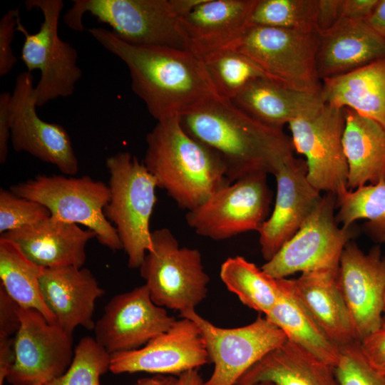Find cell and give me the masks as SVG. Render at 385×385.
Returning <instances> with one entry per match:
<instances>
[{"mask_svg":"<svg viewBox=\"0 0 385 385\" xmlns=\"http://www.w3.org/2000/svg\"><path fill=\"white\" fill-rule=\"evenodd\" d=\"M88 32L125 64L133 91L157 121L180 118L219 96L202 58L189 50L131 44L102 27Z\"/></svg>","mask_w":385,"mask_h":385,"instance_id":"obj_1","label":"cell"},{"mask_svg":"<svg viewBox=\"0 0 385 385\" xmlns=\"http://www.w3.org/2000/svg\"><path fill=\"white\" fill-rule=\"evenodd\" d=\"M179 120L187 133L220 157L231 183L253 173L274 175L293 155L292 139L282 130L260 123L220 96Z\"/></svg>","mask_w":385,"mask_h":385,"instance_id":"obj_2","label":"cell"},{"mask_svg":"<svg viewBox=\"0 0 385 385\" xmlns=\"http://www.w3.org/2000/svg\"><path fill=\"white\" fill-rule=\"evenodd\" d=\"M146 144L143 164L182 209L196 208L231 183L220 157L187 133L178 117L158 121Z\"/></svg>","mask_w":385,"mask_h":385,"instance_id":"obj_3","label":"cell"},{"mask_svg":"<svg viewBox=\"0 0 385 385\" xmlns=\"http://www.w3.org/2000/svg\"><path fill=\"white\" fill-rule=\"evenodd\" d=\"M202 1L73 0L63 20L71 29L83 31V16L88 13L129 43L189 50L180 19Z\"/></svg>","mask_w":385,"mask_h":385,"instance_id":"obj_4","label":"cell"},{"mask_svg":"<svg viewBox=\"0 0 385 385\" xmlns=\"http://www.w3.org/2000/svg\"><path fill=\"white\" fill-rule=\"evenodd\" d=\"M110 200L104 209L115 227L130 268H139L152 249L150 220L157 201L155 178L128 152L108 157Z\"/></svg>","mask_w":385,"mask_h":385,"instance_id":"obj_5","label":"cell"},{"mask_svg":"<svg viewBox=\"0 0 385 385\" xmlns=\"http://www.w3.org/2000/svg\"><path fill=\"white\" fill-rule=\"evenodd\" d=\"M318 41L316 32L247 26L223 48L244 54L270 78L289 88L320 94L322 81L316 68Z\"/></svg>","mask_w":385,"mask_h":385,"instance_id":"obj_6","label":"cell"},{"mask_svg":"<svg viewBox=\"0 0 385 385\" xmlns=\"http://www.w3.org/2000/svg\"><path fill=\"white\" fill-rule=\"evenodd\" d=\"M10 190L45 206L55 218L86 227L111 250L122 249L117 230L104 214L110 190L103 182L87 175H39L11 186Z\"/></svg>","mask_w":385,"mask_h":385,"instance_id":"obj_7","label":"cell"},{"mask_svg":"<svg viewBox=\"0 0 385 385\" xmlns=\"http://www.w3.org/2000/svg\"><path fill=\"white\" fill-rule=\"evenodd\" d=\"M152 249L139 269L153 302L182 313L195 309L207 296L210 277L200 251L181 247L171 231L152 232Z\"/></svg>","mask_w":385,"mask_h":385,"instance_id":"obj_8","label":"cell"},{"mask_svg":"<svg viewBox=\"0 0 385 385\" xmlns=\"http://www.w3.org/2000/svg\"><path fill=\"white\" fill-rule=\"evenodd\" d=\"M27 10L36 9L43 14L39 30L30 34L18 18L17 31L24 41L21 59L27 71L39 70L41 76L35 86L37 107L58 98L71 96L82 71L77 64L78 53L58 36V23L63 9L62 0H26Z\"/></svg>","mask_w":385,"mask_h":385,"instance_id":"obj_9","label":"cell"},{"mask_svg":"<svg viewBox=\"0 0 385 385\" xmlns=\"http://www.w3.org/2000/svg\"><path fill=\"white\" fill-rule=\"evenodd\" d=\"M337 197L326 192L298 231L261 269L276 279L296 272L339 270L342 253L354 235L339 227L334 215Z\"/></svg>","mask_w":385,"mask_h":385,"instance_id":"obj_10","label":"cell"},{"mask_svg":"<svg viewBox=\"0 0 385 385\" xmlns=\"http://www.w3.org/2000/svg\"><path fill=\"white\" fill-rule=\"evenodd\" d=\"M267 175L250 174L218 190L202 205L187 211L188 225L197 234L214 240L258 232L268 218L272 201Z\"/></svg>","mask_w":385,"mask_h":385,"instance_id":"obj_11","label":"cell"},{"mask_svg":"<svg viewBox=\"0 0 385 385\" xmlns=\"http://www.w3.org/2000/svg\"><path fill=\"white\" fill-rule=\"evenodd\" d=\"M200 329L214 369L204 385H235L256 362L287 340L285 334L265 317L247 325L222 328L201 317L195 309L180 313Z\"/></svg>","mask_w":385,"mask_h":385,"instance_id":"obj_12","label":"cell"},{"mask_svg":"<svg viewBox=\"0 0 385 385\" xmlns=\"http://www.w3.org/2000/svg\"><path fill=\"white\" fill-rule=\"evenodd\" d=\"M19 328L14 338V360L6 380L11 385H43L61 376L74 356L72 334L51 324L34 309L17 305Z\"/></svg>","mask_w":385,"mask_h":385,"instance_id":"obj_13","label":"cell"},{"mask_svg":"<svg viewBox=\"0 0 385 385\" xmlns=\"http://www.w3.org/2000/svg\"><path fill=\"white\" fill-rule=\"evenodd\" d=\"M344 125V108L327 103L315 113L289 123L294 148L306 158L309 182L319 191L336 196L348 189Z\"/></svg>","mask_w":385,"mask_h":385,"instance_id":"obj_14","label":"cell"},{"mask_svg":"<svg viewBox=\"0 0 385 385\" xmlns=\"http://www.w3.org/2000/svg\"><path fill=\"white\" fill-rule=\"evenodd\" d=\"M36 98L31 73L16 78L11 93V142L16 152H26L52 164L63 174L78 172V161L71 138L60 124L43 120L36 113Z\"/></svg>","mask_w":385,"mask_h":385,"instance_id":"obj_15","label":"cell"},{"mask_svg":"<svg viewBox=\"0 0 385 385\" xmlns=\"http://www.w3.org/2000/svg\"><path fill=\"white\" fill-rule=\"evenodd\" d=\"M155 304L145 284L113 297L95 323L94 339L110 354L138 349L176 322Z\"/></svg>","mask_w":385,"mask_h":385,"instance_id":"obj_16","label":"cell"},{"mask_svg":"<svg viewBox=\"0 0 385 385\" xmlns=\"http://www.w3.org/2000/svg\"><path fill=\"white\" fill-rule=\"evenodd\" d=\"M209 361L200 329L192 320L182 317L144 346L111 354L109 370L115 374L146 372L179 375Z\"/></svg>","mask_w":385,"mask_h":385,"instance_id":"obj_17","label":"cell"},{"mask_svg":"<svg viewBox=\"0 0 385 385\" xmlns=\"http://www.w3.org/2000/svg\"><path fill=\"white\" fill-rule=\"evenodd\" d=\"M338 281L360 341L382 325L385 257L379 247L364 254L349 241L342 253Z\"/></svg>","mask_w":385,"mask_h":385,"instance_id":"obj_18","label":"cell"},{"mask_svg":"<svg viewBox=\"0 0 385 385\" xmlns=\"http://www.w3.org/2000/svg\"><path fill=\"white\" fill-rule=\"evenodd\" d=\"M304 160L287 158L274 175L277 193L270 216L258 230L263 258L270 260L300 228L321 200L308 180Z\"/></svg>","mask_w":385,"mask_h":385,"instance_id":"obj_19","label":"cell"},{"mask_svg":"<svg viewBox=\"0 0 385 385\" xmlns=\"http://www.w3.org/2000/svg\"><path fill=\"white\" fill-rule=\"evenodd\" d=\"M40 287L56 324L69 334L81 326L94 329L96 300L104 294L91 272L76 266L44 268Z\"/></svg>","mask_w":385,"mask_h":385,"instance_id":"obj_20","label":"cell"},{"mask_svg":"<svg viewBox=\"0 0 385 385\" xmlns=\"http://www.w3.org/2000/svg\"><path fill=\"white\" fill-rule=\"evenodd\" d=\"M15 243L32 262L44 267H82L87 243L96 235L89 229L50 216L34 225L1 235Z\"/></svg>","mask_w":385,"mask_h":385,"instance_id":"obj_21","label":"cell"},{"mask_svg":"<svg viewBox=\"0 0 385 385\" xmlns=\"http://www.w3.org/2000/svg\"><path fill=\"white\" fill-rule=\"evenodd\" d=\"M385 57V40L366 21L342 18L319 34L316 68L321 81L350 73Z\"/></svg>","mask_w":385,"mask_h":385,"instance_id":"obj_22","label":"cell"},{"mask_svg":"<svg viewBox=\"0 0 385 385\" xmlns=\"http://www.w3.org/2000/svg\"><path fill=\"white\" fill-rule=\"evenodd\" d=\"M256 0H202L180 19L190 51L199 56L227 47L248 26Z\"/></svg>","mask_w":385,"mask_h":385,"instance_id":"obj_23","label":"cell"},{"mask_svg":"<svg viewBox=\"0 0 385 385\" xmlns=\"http://www.w3.org/2000/svg\"><path fill=\"white\" fill-rule=\"evenodd\" d=\"M289 282L293 293L335 344L341 346L358 340L338 270L303 272Z\"/></svg>","mask_w":385,"mask_h":385,"instance_id":"obj_24","label":"cell"},{"mask_svg":"<svg viewBox=\"0 0 385 385\" xmlns=\"http://www.w3.org/2000/svg\"><path fill=\"white\" fill-rule=\"evenodd\" d=\"M231 101L260 123L280 130L324 104L321 93L295 90L269 78L252 81Z\"/></svg>","mask_w":385,"mask_h":385,"instance_id":"obj_25","label":"cell"},{"mask_svg":"<svg viewBox=\"0 0 385 385\" xmlns=\"http://www.w3.org/2000/svg\"><path fill=\"white\" fill-rule=\"evenodd\" d=\"M340 385L335 366L287 339L252 366L235 385Z\"/></svg>","mask_w":385,"mask_h":385,"instance_id":"obj_26","label":"cell"},{"mask_svg":"<svg viewBox=\"0 0 385 385\" xmlns=\"http://www.w3.org/2000/svg\"><path fill=\"white\" fill-rule=\"evenodd\" d=\"M342 144L348 164L347 188L385 180V128L375 120L344 108Z\"/></svg>","mask_w":385,"mask_h":385,"instance_id":"obj_27","label":"cell"},{"mask_svg":"<svg viewBox=\"0 0 385 385\" xmlns=\"http://www.w3.org/2000/svg\"><path fill=\"white\" fill-rule=\"evenodd\" d=\"M324 103L350 108L385 128V57L322 81Z\"/></svg>","mask_w":385,"mask_h":385,"instance_id":"obj_28","label":"cell"},{"mask_svg":"<svg viewBox=\"0 0 385 385\" xmlns=\"http://www.w3.org/2000/svg\"><path fill=\"white\" fill-rule=\"evenodd\" d=\"M281 281L282 297L265 317L279 328L287 339L336 366L340 359V346L327 335L293 293L289 279L282 278Z\"/></svg>","mask_w":385,"mask_h":385,"instance_id":"obj_29","label":"cell"},{"mask_svg":"<svg viewBox=\"0 0 385 385\" xmlns=\"http://www.w3.org/2000/svg\"><path fill=\"white\" fill-rule=\"evenodd\" d=\"M43 269L30 260L15 243L0 237L1 287L19 307L36 309L49 323L56 324L41 291L39 279Z\"/></svg>","mask_w":385,"mask_h":385,"instance_id":"obj_30","label":"cell"},{"mask_svg":"<svg viewBox=\"0 0 385 385\" xmlns=\"http://www.w3.org/2000/svg\"><path fill=\"white\" fill-rule=\"evenodd\" d=\"M220 276L227 289L242 304L265 315L270 313L283 293L281 279L271 277L241 256L225 260Z\"/></svg>","mask_w":385,"mask_h":385,"instance_id":"obj_31","label":"cell"},{"mask_svg":"<svg viewBox=\"0 0 385 385\" xmlns=\"http://www.w3.org/2000/svg\"><path fill=\"white\" fill-rule=\"evenodd\" d=\"M336 197L338 223L348 227L356 220L365 219L368 220L365 227L371 237L385 242V180L354 190L346 189Z\"/></svg>","mask_w":385,"mask_h":385,"instance_id":"obj_32","label":"cell"},{"mask_svg":"<svg viewBox=\"0 0 385 385\" xmlns=\"http://www.w3.org/2000/svg\"><path fill=\"white\" fill-rule=\"evenodd\" d=\"M200 58L218 95L230 101L252 81L271 78L248 57L233 49L212 51Z\"/></svg>","mask_w":385,"mask_h":385,"instance_id":"obj_33","label":"cell"},{"mask_svg":"<svg viewBox=\"0 0 385 385\" xmlns=\"http://www.w3.org/2000/svg\"><path fill=\"white\" fill-rule=\"evenodd\" d=\"M316 13L317 0H256L247 26L317 33Z\"/></svg>","mask_w":385,"mask_h":385,"instance_id":"obj_34","label":"cell"},{"mask_svg":"<svg viewBox=\"0 0 385 385\" xmlns=\"http://www.w3.org/2000/svg\"><path fill=\"white\" fill-rule=\"evenodd\" d=\"M111 354L94 338H82L74 348L67 370L43 385H101L100 377L110 367Z\"/></svg>","mask_w":385,"mask_h":385,"instance_id":"obj_35","label":"cell"},{"mask_svg":"<svg viewBox=\"0 0 385 385\" xmlns=\"http://www.w3.org/2000/svg\"><path fill=\"white\" fill-rule=\"evenodd\" d=\"M335 371L340 385H385V374L364 356L359 340L340 346Z\"/></svg>","mask_w":385,"mask_h":385,"instance_id":"obj_36","label":"cell"},{"mask_svg":"<svg viewBox=\"0 0 385 385\" xmlns=\"http://www.w3.org/2000/svg\"><path fill=\"white\" fill-rule=\"evenodd\" d=\"M51 216L41 204L19 197L11 190H0V233L34 225Z\"/></svg>","mask_w":385,"mask_h":385,"instance_id":"obj_37","label":"cell"},{"mask_svg":"<svg viewBox=\"0 0 385 385\" xmlns=\"http://www.w3.org/2000/svg\"><path fill=\"white\" fill-rule=\"evenodd\" d=\"M19 9H10L0 21V76L9 73L17 61L11 49L14 34L17 31Z\"/></svg>","mask_w":385,"mask_h":385,"instance_id":"obj_38","label":"cell"},{"mask_svg":"<svg viewBox=\"0 0 385 385\" xmlns=\"http://www.w3.org/2000/svg\"><path fill=\"white\" fill-rule=\"evenodd\" d=\"M359 342L367 360L385 374V327H381L368 334Z\"/></svg>","mask_w":385,"mask_h":385,"instance_id":"obj_39","label":"cell"},{"mask_svg":"<svg viewBox=\"0 0 385 385\" xmlns=\"http://www.w3.org/2000/svg\"><path fill=\"white\" fill-rule=\"evenodd\" d=\"M16 308L17 304L0 286V338L16 334L20 326Z\"/></svg>","mask_w":385,"mask_h":385,"instance_id":"obj_40","label":"cell"},{"mask_svg":"<svg viewBox=\"0 0 385 385\" xmlns=\"http://www.w3.org/2000/svg\"><path fill=\"white\" fill-rule=\"evenodd\" d=\"M342 0H317L316 27L318 34L332 28L342 18Z\"/></svg>","mask_w":385,"mask_h":385,"instance_id":"obj_41","label":"cell"},{"mask_svg":"<svg viewBox=\"0 0 385 385\" xmlns=\"http://www.w3.org/2000/svg\"><path fill=\"white\" fill-rule=\"evenodd\" d=\"M11 93L0 94V163H4L8 155L9 140L11 138Z\"/></svg>","mask_w":385,"mask_h":385,"instance_id":"obj_42","label":"cell"},{"mask_svg":"<svg viewBox=\"0 0 385 385\" xmlns=\"http://www.w3.org/2000/svg\"><path fill=\"white\" fill-rule=\"evenodd\" d=\"M378 3L379 0H342V18L366 21Z\"/></svg>","mask_w":385,"mask_h":385,"instance_id":"obj_43","label":"cell"},{"mask_svg":"<svg viewBox=\"0 0 385 385\" xmlns=\"http://www.w3.org/2000/svg\"><path fill=\"white\" fill-rule=\"evenodd\" d=\"M366 23L385 40V0H379L378 4Z\"/></svg>","mask_w":385,"mask_h":385,"instance_id":"obj_44","label":"cell"},{"mask_svg":"<svg viewBox=\"0 0 385 385\" xmlns=\"http://www.w3.org/2000/svg\"><path fill=\"white\" fill-rule=\"evenodd\" d=\"M167 385H204L197 369L186 371L177 376H170Z\"/></svg>","mask_w":385,"mask_h":385,"instance_id":"obj_45","label":"cell"},{"mask_svg":"<svg viewBox=\"0 0 385 385\" xmlns=\"http://www.w3.org/2000/svg\"><path fill=\"white\" fill-rule=\"evenodd\" d=\"M170 376L156 374L153 376L142 378L138 380L135 385H167Z\"/></svg>","mask_w":385,"mask_h":385,"instance_id":"obj_46","label":"cell"},{"mask_svg":"<svg viewBox=\"0 0 385 385\" xmlns=\"http://www.w3.org/2000/svg\"><path fill=\"white\" fill-rule=\"evenodd\" d=\"M381 327H385V295H384V309H383Z\"/></svg>","mask_w":385,"mask_h":385,"instance_id":"obj_47","label":"cell"},{"mask_svg":"<svg viewBox=\"0 0 385 385\" xmlns=\"http://www.w3.org/2000/svg\"><path fill=\"white\" fill-rule=\"evenodd\" d=\"M255 385H274V384L269 381H263V382L257 383Z\"/></svg>","mask_w":385,"mask_h":385,"instance_id":"obj_48","label":"cell"}]
</instances>
